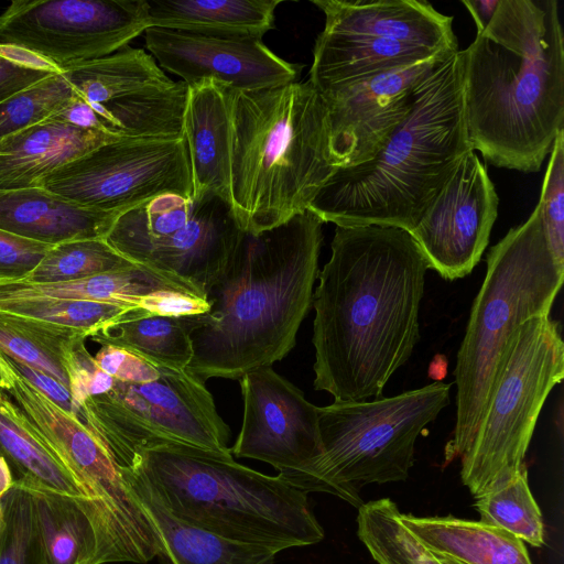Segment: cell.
Listing matches in <instances>:
<instances>
[{
  "instance_id": "19",
  "label": "cell",
  "mask_w": 564,
  "mask_h": 564,
  "mask_svg": "<svg viewBox=\"0 0 564 564\" xmlns=\"http://www.w3.org/2000/svg\"><path fill=\"white\" fill-rule=\"evenodd\" d=\"M118 216L80 206L41 186L0 191V229L52 246L105 239Z\"/></svg>"
},
{
  "instance_id": "31",
  "label": "cell",
  "mask_w": 564,
  "mask_h": 564,
  "mask_svg": "<svg viewBox=\"0 0 564 564\" xmlns=\"http://www.w3.org/2000/svg\"><path fill=\"white\" fill-rule=\"evenodd\" d=\"M90 338L123 348L154 366L185 370L194 350L185 317L145 316L109 324Z\"/></svg>"
},
{
  "instance_id": "47",
  "label": "cell",
  "mask_w": 564,
  "mask_h": 564,
  "mask_svg": "<svg viewBox=\"0 0 564 564\" xmlns=\"http://www.w3.org/2000/svg\"><path fill=\"white\" fill-rule=\"evenodd\" d=\"M437 557L440 558V561L443 563V564H463L454 558H451L448 556H443V555H437Z\"/></svg>"
},
{
  "instance_id": "37",
  "label": "cell",
  "mask_w": 564,
  "mask_h": 564,
  "mask_svg": "<svg viewBox=\"0 0 564 564\" xmlns=\"http://www.w3.org/2000/svg\"><path fill=\"white\" fill-rule=\"evenodd\" d=\"M0 564H45L37 541L32 495L13 481L1 497Z\"/></svg>"
},
{
  "instance_id": "29",
  "label": "cell",
  "mask_w": 564,
  "mask_h": 564,
  "mask_svg": "<svg viewBox=\"0 0 564 564\" xmlns=\"http://www.w3.org/2000/svg\"><path fill=\"white\" fill-rule=\"evenodd\" d=\"M18 482L32 495L34 527L45 564H99L95 530L75 500Z\"/></svg>"
},
{
  "instance_id": "23",
  "label": "cell",
  "mask_w": 564,
  "mask_h": 564,
  "mask_svg": "<svg viewBox=\"0 0 564 564\" xmlns=\"http://www.w3.org/2000/svg\"><path fill=\"white\" fill-rule=\"evenodd\" d=\"M281 0H147L150 28L205 35L262 36Z\"/></svg>"
},
{
  "instance_id": "13",
  "label": "cell",
  "mask_w": 564,
  "mask_h": 564,
  "mask_svg": "<svg viewBox=\"0 0 564 564\" xmlns=\"http://www.w3.org/2000/svg\"><path fill=\"white\" fill-rule=\"evenodd\" d=\"M148 28L147 0H14L0 14V44L61 70L113 54Z\"/></svg>"
},
{
  "instance_id": "18",
  "label": "cell",
  "mask_w": 564,
  "mask_h": 564,
  "mask_svg": "<svg viewBox=\"0 0 564 564\" xmlns=\"http://www.w3.org/2000/svg\"><path fill=\"white\" fill-rule=\"evenodd\" d=\"M325 14L324 31L384 37L427 47L438 53L458 52L453 17L419 0H314Z\"/></svg>"
},
{
  "instance_id": "43",
  "label": "cell",
  "mask_w": 564,
  "mask_h": 564,
  "mask_svg": "<svg viewBox=\"0 0 564 564\" xmlns=\"http://www.w3.org/2000/svg\"><path fill=\"white\" fill-rule=\"evenodd\" d=\"M47 119L112 135L93 107L78 96Z\"/></svg>"
},
{
  "instance_id": "41",
  "label": "cell",
  "mask_w": 564,
  "mask_h": 564,
  "mask_svg": "<svg viewBox=\"0 0 564 564\" xmlns=\"http://www.w3.org/2000/svg\"><path fill=\"white\" fill-rule=\"evenodd\" d=\"M94 361L104 372L127 383L154 381L173 371L154 366L137 354L112 345H101Z\"/></svg>"
},
{
  "instance_id": "3",
  "label": "cell",
  "mask_w": 564,
  "mask_h": 564,
  "mask_svg": "<svg viewBox=\"0 0 564 564\" xmlns=\"http://www.w3.org/2000/svg\"><path fill=\"white\" fill-rule=\"evenodd\" d=\"M474 150L497 167L538 172L564 130V35L556 0H500L458 52Z\"/></svg>"
},
{
  "instance_id": "21",
  "label": "cell",
  "mask_w": 564,
  "mask_h": 564,
  "mask_svg": "<svg viewBox=\"0 0 564 564\" xmlns=\"http://www.w3.org/2000/svg\"><path fill=\"white\" fill-rule=\"evenodd\" d=\"M117 140L51 119L31 126L0 141V191L39 186L56 169Z\"/></svg>"
},
{
  "instance_id": "25",
  "label": "cell",
  "mask_w": 564,
  "mask_h": 564,
  "mask_svg": "<svg viewBox=\"0 0 564 564\" xmlns=\"http://www.w3.org/2000/svg\"><path fill=\"white\" fill-rule=\"evenodd\" d=\"M160 540V556L171 564H274L275 551L219 536L167 512L123 468Z\"/></svg>"
},
{
  "instance_id": "2",
  "label": "cell",
  "mask_w": 564,
  "mask_h": 564,
  "mask_svg": "<svg viewBox=\"0 0 564 564\" xmlns=\"http://www.w3.org/2000/svg\"><path fill=\"white\" fill-rule=\"evenodd\" d=\"M323 224L306 209L257 235L241 230L205 294L209 311L185 317L194 350L191 373L203 382L239 380L293 349L313 304Z\"/></svg>"
},
{
  "instance_id": "20",
  "label": "cell",
  "mask_w": 564,
  "mask_h": 564,
  "mask_svg": "<svg viewBox=\"0 0 564 564\" xmlns=\"http://www.w3.org/2000/svg\"><path fill=\"white\" fill-rule=\"evenodd\" d=\"M440 54L447 53L384 37L323 30L315 41L308 80L322 94Z\"/></svg>"
},
{
  "instance_id": "17",
  "label": "cell",
  "mask_w": 564,
  "mask_h": 564,
  "mask_svg": "<svg viewBox=\"0 0 564 564\" xmlns=\"http://www.w3.org/2000/svg\"><path fill=\"white\" fill-rule=\"evenodd\" d=\"M144 35L151 55L187 85L215 80L238 90H257L296 82L302 68L279 57L259 39L161 28H148Z\"/></svg>"
},
{
  "instance_id": "5",
  "label": "cell",
  "mask_w": 564,
  "mask_h": 564,
  "mask_svg": "<svg viewBox=\"0 0 564 564\" xmlns=\"http://www.w3.org/2000/svg\"><path fill=\"white\" fill-rule=\"evenodd\" d=\"M230 205L253 235L308 209L336 171L327 107L310 80L238 90L228 86Z\"/></svg>"
},
{
  "instance_id": "24",
  "label": "cell",
  "mask_w": 564,
  "mask_h": 564,
  "mask_svg": "<svg viewBox=\"0 0 564 564\" xmlns=\"http://www.w3.org/2000/svg\"><path fill=\"white\" fill-rule=\"evenodd\" d=\"M401 520L436 555L463 564H533L523 541L480 520L405 513Z\"/></svg>"
},
{
  "instance_id": "46",
  "label": "cell",
  "mask_w": 564,
  "mask_h": 564,
  "mask_svg": "<svg viewBox=\"0 0 564 564\" xmlns=\"http://www.w3.org/2000/svg\"><path fill=\"white\" fill-rule=\"evenodd\" d=\"M13 476L4 457L0 456V498L12 487Z\"/></svg>"
},
{
  "instance_id": "7",
  "label": "cell",
  "mask_w": 564,
  "mask_h": 564,
  "mask_svg": "<svg viewBox=\"0 0 564 564\" xmlns=\"http://www.w3.org/2000/svg\"><path fill=\"white\" fill-rule=\"evenodd\" d=\"M564 279L549 247L538 205L490 248L454 369L456 424L446 464L468 448L481 421L508 340L534 316L549 315Z\"/></svg>"
},
{
  "instance_id": "27",
  "label": "cell",
  "mask_w": 564,
  "mask_h": 564,
  "mask_svg": "<svg viewBox=\"0 0 564 564\" xmlns=\"http://www.w3.org/2000/svg\"><path fill=\"white\" fill-rule=\"evenodd\" d=\"M161 290H174L205 297L204 293L194 284L176 275L144 265H134L56 283L20 284L0 282V291L2 292L91 301L129 307H141V302L145 296Z\"/></svg>"
},
{
  "instance_id": "48",
  "label": "cell",
  "mask_w": 564,
  "mask_h": 564,
  "mask_svg": "<svg viewBox=\"0 0 564 564\" xmlns=\"http://www.w3.org/2000/svg\"><path fill=\"white\" fill-rule=\"evenodd\" d=\"M1 514H2V503H1V498H0V519H1Z\"/></svg>"
},
{
  "instance_id": "1",
  "label": "cell",
  "mask_w": 564,
  "mask_h": 564,
  "mask_svg": "<svg viewBox=\"0 0 564 564\" xmlns=\"http://www.w3.org/2000/svg\"><path fill=\"white\" fill-rule=\"evenodd\" d=\"M313 294L314 389L335 401L382 397L420 340L427 262L404 229L336 226Z\"/></svg>"
},
{
  "instance_id": "38",
  "label": "cell",
  "mask_w": 564,
  "mask_h": 564,
  "mask_svg": "<svg viewBox=\"0 0 564 564\" xmlns=\"http://www.w3.org/2000/svg\"><path fill=\"white\" fill-rule=\"evenodd\" d=\"M536 205L551 252L558 263L564 264V130L551 149Z\"/></svg>"
},
{
  "instance_id": "22",
  "label": "cell",
  "mask_w": 564,
  "mask_h": 564,
  "mask_svg": "<svg viewBox=\"0 0 564 564\" xmlns=\"http://www.w3.org/2000/svg\"><path fill=\"white\" fill-rule=\"evenodd\" d=\"M183 128L193 196L214 194L230 204L228 86L215 80L188 85Z\"/></svg>"
},
{
  "instance_id": "33",
  "label": "cell",
  "mask_w": 564,
  "mask_h": 564,
  "mask_svg": "<svg viewBox=\"0 0 564 564\" xmlns=\"http://www.w3.org/2000/svg\"><path fill=\"white\" fill-rule=\"evenodd\" d=\"M357 535L378 564H443L401 520L390 498L362 502L357 513Z\"/></svg>"
},
{
  "instance_id": "26",
  "label": "cell",
  "mask_w": 564,
  "mask_h": 564,
  "mask_svg": "<svg viewBox=\"0 0 564 564\" xmlns=\"http://www.w3.org/2000/svg\"><path fill=\"white\" fill-rule=\"evenodd\" d=\"M0 456L13 470V481L41 486L74 499L84 509L85 497L74 478L24 412L1 389Z\"/></svg>"
},
{
  "instance_id": "10",
  "label": "cell",
  "mask_w": 564,
  "mask_h": 564,
  "mask_svg": "<svg viewBox=\"0 0 564 564\" xmlns=\"http://www.w3.org/2000/svg\"><path fill=\"white\" fill-rule=\"evenodd\" d=\"M85 404L89 410L87 429L120 467L135 451L162 444L231 454L227 446L230 431L213 395L187 369L143 383L115 379L107 393L90 397Z\"/></svg>"
},
{
  "instance_id": "15",
  "label": "cell",
  "mask_w": 564,
  "mask_h": 564,
  "mask_svg": "<svg viewBox=\"0 0 564 564\" xmlns=\"http://www.w3.org/2000/svg\"><path fill=\"white\" fill-rule=\"evenodd\" d=\"M498 203L487 167L469 151L410 231L429 269L449 281L469 274L489 242Z\"/></svg>"
},
{
  "instance_id": "6",
  "label": "cell",
  "mask_w": 564,
  "mask_h": 564,
  "mask_svg": "<svg viewBox=\"0 0 564 564\" xmlns=\"http://www.w3.org/2000/svg\"><path fill=\"white\" fill-rule=\"evenodd\" d=\"M121 468L172 516L219 536L276 553L324 539L306 492L231 454L162 444L135 451Z\"/></svg>"
},
{
  "instance_id": "34",
  "label": "cell",
  "mask_w": 564,
  "mask_h": 564,
  "mask_svg": "<svg viewBox=\"0 0 564 564\" xmlns=\"http://www.w3.org/2000/svg\"><path fill=\"white\" fill-rule=\"evenodd\" d=\"M475 508L480 521L506 530L533 547L544 544L543 517L530 489L527 467L502 486L476 497Z\"/></svg>"
},
{
  "instance_id": "42",
  "label": "cell",
  "mask_w": 564,
  "mask_h": 564,
  "mask_svg": "<svg viewBox=\"0 0 564 564\" xmlns=\"http://www.w3.org/2000/svg\"><path fill=\"white\" fill-rule=\"evenodd\" d=\"M148 316L186 317L209 311L205 297L174 291L161 290L145 296L141 302Z\"/></svg>"
},
{
  "instance_id": "9",
  "label": "cell",
  "mask_w": 564,
  "mask_h": 564,
  "mask_svg": "<svg viewBox=\"0 0 564 564\" xmlns=\"http://www.w3.org/2000/svg\"><path fill=\"white\" fill-rule=\"evenodd\" d=\"M564 377L560 324L549 315L521 324L506 346L481 421L460 456V479L476 498L514 478L551 390Z\"/></svg>"
},
{
  "instance_id": "14",
  "label": "cell",
  "mask_w": 564,
  "mask_h": 564,
  "mask_svg": "<svg viewBox=\"0 0 564 564\" xmlns=\"http://www.w3.org/2000/svg\"><path fill=\"white\" fill-rule=\"evenodd\" d=\"M239 380L243 417L231 455L268 463L294 488L313 492V467L323 452L318 406L272 367Z\"/></svg>"
},
{
  "instance_id": "45",
  "label": "cell",
  "mask_w": 564,
  "mask_h": 564,
  "mask_svg": "<svg viewBox=\"0 0 564 564\" xmlns=\"http://www.w3.org/2000/svg\"><path fill=\"white\" fill-rule=\"evenodd\" d=\"M447 359L444 355L437 354L430 362L429 377L434 379L436 382L442 381L447 373Z\"/></svg>"
},
{
  "instance_id": "12",
  "label": "cell",
  "mask_w": 564,
  "mask_h": 564,
  "mask_svg": "<svg viewBox=\"0 0 564 564\" xmlns=\"http://www.w3.org/2000/svg\"><path fill=\"white\" fill-rule=\"evenodd\" d=\"M39 186L80 206L118 215L163 195L194 194L184 135L105 143L56 169Z\"/></svg>"
},
{
  "instance_id": "11",
  "label": "cell",
  "mask_w": 564,
  "mask_h": 564,
  "mask_svg": "<svg viewBox=\"0 0 564 564\" xmlns=\"http://www.w3.org/2000/svg\"><path fill=\"white\" fill-rule=\"evenodd\" d=\"M241 230L224 198L169 194L120 214L105 240L133 263L176 275L205 295Z\"/></svg>"
},
{
  "instance_id": "39",
  "label": "cell",
  "mask_w": 564,
  "mask_h": 564,
  "mask_svg": "<svg viewBox=\"0 0 564 564\" xmlns=\"http://www.w3.org/2000/svg\"><path fill=\"white\" fill-rule=\"evenodd\" d=\"M58 72L29 52L0 44V104Z\"/></svg>"
},
{
  "instance_id": "32",
  "label": "cell",
  "mask_w": 564,
  "mask_h": 564,
  "mask_svg": "<svg viewBox=\"0 0 564 564\" xmlns=\"http://www.w3.org/2000/svg\"><path fill=\"white\" fill-rule=\"evenodd\" d=\"M0 312L68 328L86 338L109 324L147 316L141 307L2 291Z\"/></svg>"
},
{
  "instance_id": "36",
  "label": "cell",
  "mask_w": 564,
  "mask_h": 564,
  "mask_svg": "<svg viewBox=\"0 0 564 564\" xmlns=\"http://www.w3.org/2000/svg\"><path fill=\"white\" fill-rule=\"evenodd\" d=\"M75 97L61 72L15 94L0 104V141L46 120Z\"/></svg>"
},
{
  "instance_id": "35",
  "label": "cell",
  "mask_w": 564,
  "mask_h": 564,
  "mask_svg": "<svg viewBox=\"0 0 564 564\" xmlns=\"http://www.w3.org/2000/svg\"><path fill=\"white\" fill-rule=\"evenodd\" d=\"M134 265L140 264L122 257L105 239L72 240L53 246L30 274L8 283H56Z\"/></svg>"
},
{
  "instance_id": "28",
  "label": "cell",
  "mask_w": 564,
  "mask_h": 564,
  "mask_svg": "<svg viewBox=\"0 0 564 564\" xmlns=\"http://www.w3.org/2000/svg\"><path fill=\"white\" fill-rule=\"evenodd\" d=\"M61 73L78 97L102 106L174 84L151 54L129 45L101 58L65 66Z\"/></svg>"
},
{
  "instance_id": "30",
  "label": "cell",
  "mask_w": 564,
  "mask_h": 564,
  "mask_svg": "<svg viewBox=\"0 0 564 564\" xmlns=\"http://www.w3.org/2000/svg\"><path fill=\"white\" fill-rule=\"evenodd\" d=\"M85 339L68 328L0 312V351L53 377L68 390L75 352Z\"/></svg>"
},
{
  "instance_id": "16",
  "label": "cell",
  "mask_w": 564,
  "mask_h": 564,
  "mask_svg": "<svg viewBox=\"0 0 564 564\" xmlns=\"http://www.w3.org/2000/svg\"><path fill=\"white\" fill-rule=\"evenodd\" d=\"M451 54L454 53L322 93L328 111L329 154L335 169L371 160L412 109L421 83Z\"/></svg>"
},
{
  "instance_id": "8",
  "label": "cell",
  "mask_w": 564,
  "mask_h": 564,
  "mask_svg": "<svg viewBox=\"0 0 564 564\" xmlns=\"http://www.w3.org/2000/svg\"><path fill=\"white\" fill-rule=\"evenodd\" d=\"M451 388L440 381L390 398L318 408L323 452L313 467V492L358 508L365 486L405 480L416 438L448 405Z\"/></svg>"
},
{
  "instance_id": "40",
  "label": "cell",
  "mask_w": 564,
  "mask_h": 564,
  "mask_svg": "<svg viewBox=\"0 0 564 564\" xmlns=\"http://www.w3.org/2000/svg\"><path fill=\"white\" fill-rule=\"evenodd\" d=\"M52 247L0 229V282L24 279Z\"/></svg>"
},
{
  "instance_id": "44",
  "label": "cell",
  "mask_w": 564,
  "mask_h": 564,
  "mask_svg": "<svg viewBox=\"0 0 564 564\" xmlns=\"http://www.w3.org/2000/svg\"><path fill=\"white\" fill-rule=\"evenodd\" d=\"M462 3L474 19L477 33H480L491 22L500 0H463Z\"/></svg>"
},
{
  "instance_id": "4",
  "label": "cell",
  "mask_w": 564,
  "mask_h": 564,
  "mask_svg": "<svg viewBox=\"0 0 564 564\" xmlns=\"http://www.w3.org/2000/svg\"><path fill=\"white\" fill-rule=\"evenodd\" d=\"M458 52L425 77L412 109L371 160L330 175L310 204L311 212L336 226L413 229L463 156L474 150Z\"/></svg>"
}]
</instances>
